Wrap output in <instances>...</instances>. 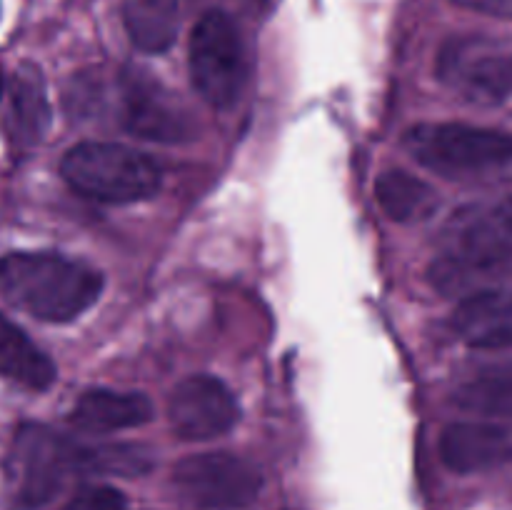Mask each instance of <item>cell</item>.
<instances>
[{"mask_svg": "<svg viewBox=\"0 0 512 510\" xmlns=\"http://www.w3.org/2000/svg\"><path fill=\"white\" fill-rule=\"evenodd\" d=\"M173 488L193 510H243L260 495L263 475L240 455L200 453L175 465Z\"/></svg>", "mask_w": 512, "mask_h": 510, "instance_id": "obj_8", "label": "cell"}, {"mask_svg": "<svg viewBox=\"0 0 512 510\" xmlns=\"http://www.w3.org/2000/svg\"><path fill=\"white\" fill-rule=\"evenodd\" d=\"M453 3L485 15H495V18L512 20V0H453Z\"/></svg>", "mask_w": 512, "mask_h": 510, "instance_id": "obj_21", "label": "cell"}, {"mask_svg": "<svg viewBox=\"0 0 512 510\" xmlns=\"http://www.w3.org/2000/svg\"><path fill=\"white\" fill-rule=\"evenodd\" d=\"M3 88H5V80H3V68H0V95H3Z\"/></svg>", "mask_w": 512, "mask_h": 510, "instance_id": "obj_22", "label": "cell"}, {"mask_svg": "<svg viewBox=\"0 0 512 510\" xmlns=\"http://www.w3.org/2000/svg\"><path fill=\"white\" fill-rule=\"evenodd\" d=\"M80 473V445L45 425L28 423L15 433L10 450V480L20 508H40L70 475Z\"/></svg>", "mask_w": 512, "mask_h": 510, "instance_id": "obj_7", "label": "cell"}, {"mask_svg": "<svg viewBox=\"0 0 512 510\" xmlns=\"http://www.w3.org/2000/svg\"><path fill=\"white\" fill-rule=\"evenodd\" d=\"M440 458L455 473H483L512 460V435L493 423H453L440 438Z\"/></svg>", "mask_w": 512, "mask_h": 510, "instance_id": "obj_11", "label": "cell"}, {"mask_svg": "<svg viewBox=\"0 0 512 510\" xmlns=\"http://www.w3.org/2000/svg\"><path fill=\"white\" fill-rule=\"evenodd\" d=\"M438 78L475 105H498L512 95V38L460 35L440 50Z\"/></svg>", "mask_w": 512, "mask_h": 510, "instance_id": "obj_6", "label": "cell"}, {"mask_svg": "<svg viewBox=\"0 0 512 510\" xmlns=\"http://www.w3.org/2000/svg\"><path fill=\"white\" fill-rule=\"evenodd\" d=\"M512 260V198L473 203L453 213L440 233L433 283L443 290L463 288L475 275L503 268Z\"/></svg>", "mask_w": 512, "mask_h": 510, "instance_id": "obj_2", "label": "cell"}, {"mask_svg": "<svg viewBox=\"0 0 512 510\" xmlns=\"http://www.w3.org/2000/svg\"><path fill=\"white\" fill-rule=\"evenodd\" d=\"M453 403L470 413L512 418V370H498L468 380L453 393Z\"/></svg>", "mask_w": 512, "mask_h": 510, "instance_id": "obj_18", "label": "cell"}, {"mask_svg": "<svg viewBox=\"0 0 512 510\" xmlns=\"http://www.w3.org/2000/svg\"><path fill=\"white\" fill-rule=\"evenodd\" d=\"M123 23L135 48L163 53L178 38L180 0H125Z\"/></svg>", "mask_w": 512, "mask_h": 510, "instance_id": "obj_16", "label": "cell"}, {"mask_svg": "<svg viewBox=\"0 0 512 510\" xmlns=\"http://www.w3.org/2000/svg\"><path fill=\"white\" fill-rule=\"evenodd\" d=\"M150 418L153 405L143 393H120L108 388L85 390L70 410V425L93 435L138 428Z\"/></svg>", "mask_w": 512, "mask_h": 510, "instance_id": "obj_13", "label": "cell"}, {"mask_svg": "<svg viewBox=\"0 0 512 510\" xmlns=\"http://www.w3.org/2000/svg\"><path fill=\"white\" fill-rule=\"evenodd\" d=\"M238 413L235 395L213 375H190L168 400L170 425L185 440L220 438L238 423Z\"/></svg>", "mask_w": 512, "mask_h": 510, "instance_id": "obj_10", "label": "cell"}, {"mask_svg": "<svg viewBox=\"0 0 512 510\" xmlns=\"http://www.w3.org/2000/svg\"><path fill=\"white\" fill-rule=\"evenodd\" d=\"M60 175L75 193L100 203H135L155 195L163 183L158 163L120 143H78L60 160Z\"/></svg>", "mask_w": 512, "mask_h": 510, "instance_id": "obj_3", "label": "cell"}, {"mask_svg": "<svg viewBox=\"0 0 512 510\" xmlns=\"http://www.w3.org/2000/svg\"><path fill=\"white\" fill-rule=\"evenodd\" d=\"M153 458L140 445H103L80 448V473L105 475H140L150 470Z\"/></svg>", "mask_w": 512, "mask_h": 510, "instance_id": "obj_19", "label": "cell"}, {"mask_svg": "<svg viewBox=\"0 0 512 510\" xmlns=\"http://www.w3.org/2000/svg\"><path fill=\"white\" fill-rule=\"evenodd\" d=\"M190 80L213 108H230L248 80V53L238 25L220 10H210L190 35Z\"/></svg>", "mask_w": 512, "mask_h": 510, "instance_id": "obj_5", "label": "cell"}, {"mask_svg": "<svg viewBox=\"0 0 512 510\" xmlns=\"http://www.w3.org/2000/svg\"><path fill=\"white\" fill-rule=\"evenodd\" d=\"M453 325L470 348H512V288L483 290L458 305Z\"/></svg>", "mask_w": 512, "mask_h": 510, "instance_id": "obj_12", "label": "cell"}, {"mask_svg": "<svg viewBox=\"0 0 512 510\" xmlns=\"http://www.w3.org/2000/svg\"><path fill=\"white\" fill-rule=\"evenodd\" d=\"M48 125L50 103L43 75L38 73V68L25 65V68L18 70L13 85H10L8 135L15 148L28 150L43 140Z\"/></svg>", "mask_w": 512, "mask_h": 510, "instance_id": "obj_14", "label": "cell"}, {"mask_svg": "<svg viewBox=\"0 0 512 510\" xmlns=\"http://www.w3.org/2000/svg\"><path fill=\"white\" fill-rule=\"evenodd\" d=\"M120 120L128 133L155 143H183L195 135V120L183 100L140 70L120 78Z\"/></svg>", "mask_w": 512, "mask_h": 510, "instance_id": "obj_9", "label": "cell"}, {"mask_svg": "<svg viewBox=\"0 0 512 510\" xmlns=\"http://www.w3.org/2000/svg\"><path fill=\"white\" fill-rule=\"evenodd\" d=\"M0 375L28 390H48L55 383L53 360L5 315H0Z\"/></svg>", "mask_w": 512, "mask_h": 510, "instance_id": "obj_15", "label": "cell"}, {"mask_svg": "<svg viewBox=\"0 0 512 510\" xmlns=\"http://www.w3.org/2000/svg\"><path fill=\"white\" fill-rule=\"evenodd\" d=\"M375 198L380 208L398 223L428 218L438 208L433 188L405 170H385L375 183Z\"/></svg>", "mask_w": 512, "mask_h": 510, "instance_id": "obj_17", "label": "cell"}, {"mask_svg": "<svg viewBox=\"0 0 512 510\" xmlns=\"http://www.w3.org/2000/svg\"><path fill=\"white\" fill-rule=\"evenodd\" d=\"M420 165L448 178L488 173L512 163V135L465 123H423L405 133Z\"/></svg>", "mask_w": 512, "mask_h": 510, "instance_id": "obj_4", "label": "cell"}, {"mask_svg": "<svg viewBox=\"0 0 512 510\" xmlns=\"http://www.w3.org/2000/svg\"><path fill=\"white\" fill-rule=\"evenodd\" d=\"M0 293L38 320L68 323L100 298L103 275L58 253H10L0 258Z\"/></svg>", "mask_w": 512, "mask_h": 510, "instance_id": "obj_1", "label": "cell"}, {"mask_svg": "<svg viewBox=\"0 0 512 510\" xmlns=\"http://www.w3.org/2000/svg\"><path fill=\"white\" fill-rule=\"evenodd\" d=\"M63 510H125V498L120 490L108 488V485H93L73 495L63 505Z\"/></svg>", "mask_w": 512, "mask_h": 510, "instance_id": "obj_20", "label": "cell"}]
</instances>
